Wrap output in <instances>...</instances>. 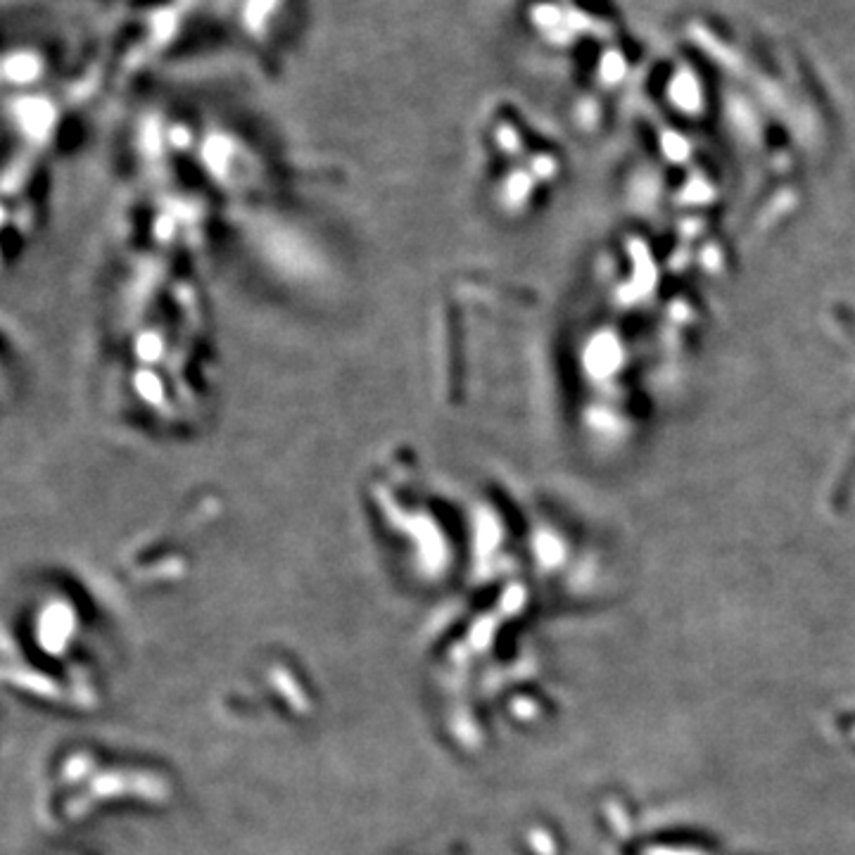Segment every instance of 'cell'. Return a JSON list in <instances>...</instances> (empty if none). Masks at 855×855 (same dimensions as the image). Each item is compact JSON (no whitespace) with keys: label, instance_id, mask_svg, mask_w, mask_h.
<instances>
[{"label":"cell","instance_id":"6da1fadb","mask_svg":"<svg viewBox=\"0 0 855 855\" xmlns=\"http://www.w3.org/2000/svg\"><path fill=\"white\" fill-rule=\"evenodd\" d=\"M12 366H10V350L8 345H5L3 338H0V390L5 388V383H8Z\"/></svg>","mask_w":855,"mask_h":855}]
</instances>
